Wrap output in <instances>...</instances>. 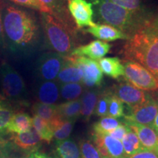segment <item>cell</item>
<instances>
[{"label": "cell", "instance_id": "cell-1", "mask_svg": "<svg viewBox=\"0 0 158 158\" xmlns=\"http://www.w3.org/2000/svg\"><path fill=\"white\" fill-rule=\"evenodd\" d=\"M1 13L5 46L17 53L35 44L38 27L29 12L1 0Z\"/></svg>", "mask_w": 158, "mask_h": 158}, {"label": "cell", "instance_id": "cell-2", "mask_svg": "<svg viewBox=\"0 0 158 158\" xmlns=\"http://www.w3.org/2000/svg\"><path fill=\"white\" fill-rule=\"evenodd\" d=\"M123 52L125 59L141 64L158 81V29L151 21L130 37Z\"/></svg>", "mask_w": 158, "mask_h": 158}, {"label": "cell", "instance_id": "cell-3", "mask_svg": "<svg viewBox=\"0 0 158 158\" xmlns=\"http://www.w3.org/2000/svg\"><path fill=\"white\" fill-rule=\"evenodd\" d=\"M98 19L102 23L119 29L128 37L150 22L142 13H133L109 0H92Z\"/></svg>", "mask_w": 158, "mask_h": 158}, {"label": "cell", "instance_id": "cell-4", "mask_svg": "<svg viewBox=\"0 0 158 158\" xmlns=\"http://www.w3.org/2000/svg\"><path fill=\"white\" fill-rule=\"evenodd\" d=\"M41 23L49 48L63 56H69L76 45L73 28L45 13H41Z\"/></svg>", "mask_w": 158, "mask_h": 158}, {"label": "cell", "instance_id": "cell-5", "mask_svg": "<svg viewBox=\"0 0 158 158\" xmlns=\"http://www.w3.org/2000/svg\"><path fill=\"white\" fill-rule=\"evenodd\" d=\"M2 91L4 96L10 100L24 99L27 89L24 81L20 74L7 62H2L0 66Z\"/></svg>", "mask_w": 158, "mask_h": 158}, {"label": "cell", "instance_id": "cell-6", "mask_svg": "<svg viewBox=\"0 0 158 158\" xmlns=\"http://www.w3.org/2000/svg\"><path fill=\"white\" fill-rule=\"evenodd\" d=\"M123 62V76L128 83L143 91L158 90V81L147 69L130 59Z\"/></svg>", "mask_w": 158, "mask_h": 158}, {"label": "cell", "instance_id": "cell-7", "mask_svg": "<svg viewBox=\"0 0 158 158\" xmlns=\"http://www.w3.org/2000/svg\"><path fill=\"white\" fill-rule=\"evenodd\" d=\"M65 57L56 52H48L40 57L37 63L36 73L43 81H55L64 64Z\"/></svg>", "mask_w": 158, "mask_h": 158}, {"label": "cell", "instance_id": "cell-8", "mask_svg": "<svg viewBox=\"0 0 158 158\" xmlns=\"http://www.w3.org/2000/svg\"><path fill=\"white\" fill-rule=\"evenodd\" d=\"M157 111L158 101L150 96L143 103L131 108L130 113L123 117L125 122H133L152 127Z\"/></svg>", "mask_w": 158, "mask_h": 158}, {"label": "cell", "instance_id": "cell-9", "mask_svg": "<svg viewBox=\"0 0 158 158\" xmlns=\"http://www.w3.org/2000/svg\"><path fill=\"white\" fill-rule=\"evenodd\" d=\"M73 62L77 64L83 73L82 84L86 87H98L102 84L103 73L98 62L86 57L68 56Z\"/></svg>", "mask_w": 158, "mask_h": 158}, {"label": "cell", "instance_id": "cell-10", "mask_svg": "<svg viewBox=\"0 0 158 158\" xmlns=\"http://www.w3.org/2000/svg\"><path fill=\"white\" fill-rule=\"evenodd\" d=\"M92 141L102 158H126L122 141L108 134L92 133Z\"/></svg>", "mask_w": 158, "mask_h": 158}, {"label": "cell", "instance_id": "cell-11", "mask_svg": "<svg viewBox=\"0 0 158 158\" xmlns=\"http://www.w3.org/2000/svg\"><path fill=\"white\" fill-rule=\"evenodd\" d=\"M113 94L119 99L123 103L127 105L130 108H133L143 103L151 96L149 94L136 88L127 81L116 85L114 88Z\"/></svg>", "mask_w": 158, "mask_h": 158}, {"label": "cell", "instance_id": "cell-12", "mask_svg": "<svg viewBox=\"0 0 158 158\" xmlns=\"http://www.w3.org/2000/svg\"><path fill=\"white\" fill-rule=\"evenodd\" d=\"M68 9L78 28L90 27L95 23L93 5L86 0H69Z\"/></svg>", "mask_w": 158, "mask_h": 158}, {"label": "cell", "instance_id": "cell-13", "mask_svg": "<svg viewBox=\"0 0 158 158\" xmlns=\"http://www.w3.org/2000/svg\"><path fill=\"white\" fill-rule=\"evenodd\" d=\"M110 45L101 40H94L82 46L75 48L69 56L86 57L92 60H100L109 52Z\"/></svg>", "mask_w": 158, "mask_h": 158}, {"label": "cell", "instance_id": "cell-14", "mask_svg": "<svg viewBox=\"0 0 158 158\" xmlns=\"http://www.w3.org/2000/svg\"><path fill=\"white\" fill-rule=\"evenodd\" d=\"M124 124L135 132L143 148L151 150L158 155L157 133L152 127L133 122H124Z\"/></svg>", "mask_w": 158, "mask_h": 158}, {"label": "cell", "instance_id": "cell-15", "mask_svg": "<svg viewBox=\"0 0 158 158\" xmlns=\"http://www.w3.org/2000/svg\"><path fill=\"white\" fill-rule=\"evenodd\" d=\"M86 31L89 33L99 40L115 41L117 40H128L129 37L119 29L108 24H98L94 23L92 27H88Z\"/></svg>", "mask_w": 158, "mask_h": 158}, {"label": "cell", "instance_id": "cell-16", "mask_svg": "<svg viewBox=\"0 0 158 158\" xmlns=\"http://www.w3.org/2000/svg\"><path fill=\"white\" fill-rule=\"evenodd\" d=\"M64 57V64L57 76L56 81L59 85L70 83H82L83 73L81 69L68 56Z\"/></svg>", "mask_w": 158, "mask_h": 158}, {"label": "cell", "instance_id": "cell-17", "mask_svg": "<svg viewBox=\"0 0 158 158\" xmlns=\"http://www.w3.org/2000/svg\"><path fill=\"white\" fill-rule=\"evenodd\" d=\"M36 98L39 102L55 105L60 98L59 84L56 81H42L37 88Z\"/></svg>", "mask_w": 158, "mask_h": 158}, {"label": "cell", "instance_id": "cell-18", "mask_svg": "<svg viewBox=\"0 0 158 158\" xmlns=\"http://www.w3.org/2000/svg\"><path fill=\"white\" fill-rule=\"evenodd\" d=\"M11 138L18 147L23 151L28 152V153L38 150L42 142V140L33 127L26 133L13 134Z\"/></svg>", "mask_w": 158, "mask_h": 158}, {"label": "cell", "instance_id": "cell-19", "mask_svg": "<svg viewBox=\"0 0 158 158\" xmlns=\"http://www.w3.org/2000/svg\"><path fill=\"white\" fill-rule=\"evenodd\" d=\"M32 128V118L28 114L19 112L14 114L7 126V133L20 134Z\"/></svg>", "mask_w": 158, "mask_h": 158}, {"label": "cell", "instance_id": "cell-20", "mask_svg": "<svg viewBox=\"0 0 158 158\" xmlns=\"http://www.w3.org/2000/svg\"><path fill=\"white\" fill-rule=\"evenodd\" d=\"M100 93L98 90L89 89L86 90L81 97V116L86 121H88L91 116L94 114L97 102Z\"/></svg>", "mask_w": 158, "mask_h": 158}, {"label": "cell", "instance_id": "cell-21", "mask_svg": "<svg viewBox=\"0 0 158 158\" xmlns=\"http://www.w3.org/2000/svg\"><path fill=\"white\" fill-rule=\"evenodd\" d=\"M102 73L113 78H118L124 75V66L118 57H103L98 61Z\"/></svg>", "mask_w": 158, "mask_h": 158}, {"label": "cell", "instance_id": "cell-22", "mask_svg": "<svg viewBox=\"0 0 158 158\" xmlns=\"http://www.w3.org/2000/svg\"><path fill=\"white\" fill-rule=\"evenodd\" d=\"M75 122V120L64 119L60 116H58L54 121L50 122L54 138L56 141L68 139L72 133Z\"/></svg>", "mask_w": 158, "mask_h": 158}, {"label": "cell", "instance_id": "cell-23", "mask_svg": "<svg viewBox=\"0 0 158 158\" xmlns=\"http://www.w3.org/2000/svg\"><path fill=\"white\" fill-rule=\"evenodd\" d=\"M55 148L56 158H81L79 147L73 139L56 141Z\"/></svg>", "mask_w": 158, "mask_h": 158}, {"label": "cell", "instance_id": "cell-24", "mask_svg": "<svg viewBox=\"0 0 158 158\" xmlns=\"http://www.w3.org/2000/svg\"><path fill=\"white\" fill-rule=\"evenodd\" d=\"M81 103L80 99L72 101H66L57 105L59 116L64 119L76 121L81 115Z\"/></svg>", "mask_w": 158, "mask_h": 158}, {"label": "cell", "instance_id": "cell-25", "mask_svg": "<svg viewBox=\"0 0 158 158\" xmlns=\"http://www.w3.org/2000/svg\"><path fill=\"white\" fill-rule=\"evenodd\" d=\"M31 112L34 116H38L49 123L59 116L56 105L45 104L39 102H35L33 105L31 107Z\"/></svg>", "mask_w": 158, "mask_h": 158}, {"label": "cell", "instance_id": "cell-26", "mask_svg": "<svg viewBox=\"0 0 158 158\" xmlns=\"http://www.w3.org/2000/svg\"><path fill=\"white\" fill-rule=\"evenodd\" d=\"M85 87L82 83H70L59 85L60 97L66 101H72L80 99L85 92Z\"/></svg>", "mask_w": 158, "mask_h": 158}, {"label": "cell", "instance_id": "cell-27", "mask_svg": "<svg viewBox=\"0 0 158 158\" xmlns=\"http://www.w3.org/2000/svg\"><path fill=\"white\" fill-rule=\"evenodd\" d=\"M122 143L123 146L124 153L127 157L138 152L142 149H144L142 147L137 135L130 127H129L127 133L122 138Z\"/></svg>", "mask_w": 158, "mask_h": 158}, {"label": "cell", "instance_id": "cell-28", "mask_svg": "<svg viewBox=\"0 0 158 158\" xmlns=\"http://www.w3.org/2000/svg\"><path fill=\"white\" fill-rule=\"evenodd\" d=\"M32 127L37 132L40 139L46 143H51L54 138L50 123L43 118L34 116L32 118Z\"/></svg>", "mask_w": 158, "mask_h": 158}, {"label": "cell", "instance_id": "cell-29", "mask_svg": "<svg viewBox=\"0 0 158 158\" xmlns=\"http://www.w3.org/2000/svg\"><path fill=\"white\" fill-rule=\"evenodd\" d=\"M13 115L14 111L10 105L0 100V138L7 133V126Z\"/></svg>", "mask_w": 158, "mask_h": 158}, {"label": "cell", "instance_id": "cell-30", "mask_svg": "<svg viewBox=\"0 0 158 158\" xmlns=\"http://www.w3.org/2000/svg\"><path fill=\"white\" fill-rule=\"evenodd\" d=\"M121 124L117 118H114L110 116H105L102 117L93 124V133L100 134H108L110 131L117 127Z\"/></svg>", "mask_w": 158, "mask_h": 158}, {"label": "cell", "instance_id": "cell-31", "mask_svg": "<svg viewBox=\"0 0 158 158\" xmlns=\"http://www.w3.org/2000/svg\"><path fill=\"white\" fill-rule=\"evenodd\" d=\"M124 116V105L121 100L114 94L110 93L108 102V116L117 118Z\"/></svg>", "mask_w": 158, "mask_h": 158}, {"label": "cell", "instance_id": "cell-32", "mask_svg": "<svg viewBox=\"0 0 158 158\" xmlns=\"http://www.w3.org/2000/svg\"><path fill=\"white\" fill-rule=\"evenodd\" d=\"M78 147L81 158H102L95 146L89 140H81Z\"/></svg>", "mask_w": 158, "mask_h": 158}, {"label": "cell", "instance_id": "cell-33", "mask_svg": "<svg viewBox=\"0 0 158 158\" xmlns=\"http://www.w3.org/2000/svg\"><path fill=\"white\" fill-rule=\"evenodd\" d=\"M8 1L13 2L15 5H19L23 7H28V8L34 9L38 10L41 13H48L51 15V10L46 6L43 5L39 0H8Z\"/></svg>", "mask_w": 158, "mask_h": 158}, {"label": "cell", "instance_id": "cell-34", "mask_svg": "<svg viewBox=\"0 0 158 158\" xmlns=\"http://www.w3.org/2000/svg\"><path fill=\"white\" fill-rule=\"evenodd\" d=\"M110 94V92L100 94L94 112V114L96 116H100L101 118L108 116V102H109Z\"/></svg>", "mask_w": 158, "mask_h": 158}, {"label": "cell", "instance_id": "cell-35", "mask_svg": "<svg viewBox=\"0 0 158 158\" xmlns=\"http://www.w3.org/2000/svg\"><path fill=\"white\" fill-rule=\"evenodd\" d=\"M109 1L133 13H142L141 0H109Z\"/></svg>", "mask_w": 158, "mask_h": 158}, {"label": "cell", "instance_id": "cell-36", "mask_svg": "<svg viewBox=\"0 0 158 158\" xmlns=\"http://www.w3.org/2000/svg\"><path fill=\"white\" fill-rule=\"evenodd\" d=\"M128 129H129V127L127 125H126L125 124L121 123L117 127H116L115 129L110 131L108 134L111 136V137L115 138V139H117L118 141H122V138H124V136L127 133Z\"/></svg>", "mask_w": 158, "mask_h": 158}, {"label": "cell", "instance_id": "cell-37", "mask_svg": "<svg viewBox=\"0 0 158 158\" xmlns=\"http://www.w3.org/2000/svg\"><path fill=\"white\" fill-rule=\"evenodd\" d=\"M126 158H158V155L151 150L142 149L133 155L127 156Z\"/></svg>", "mask_w": 158, "mask_h": 158}, {"label": "cell", "instance_id": "cell-38", "mask_svg": "<svg viewBox=\"0 0 158 158\" xmlns=\"http://www.w3.org/2000/svg\"><path fill=\"white\" fill-rule=\"evenodd\" d=\"M24 158H56V156L53 157L48 154L43 152L39 151V150H37V151L32 152L28 153Z\"/></svg>", "mask_w": 158, "mask_h": 158}, {"label": "cell", "instance_id": "cell-39", "mask_svg": "<svg viewBox=\"0 0 158 158\" xmlns=\"http://www.w3.org/2000/svg\"><path fill=\"white\" fill-rule=\"evenodd\" d=\"M5 47V38L2 29V13H1V0H0V51H2Z\"/></svg>", "mask_w": 158, "mask_h": 158}, {"label": "cell", "instance_id": "cell-40", "mask_svg": "<svg viewBox=\"0 0 158 158\" xmlns=\"http://www.w3.org/2000/svg\"><path fill=\"white\" fill-rule=\"evenodd\" d=\"M43 5L46 6L48 8H49L51 10V13H53L54 9L56 8V0H39ZM51 13V15H52Z\"/></svg>", "mask_w": 158, "mask_h": 158}, {"label": "cell", "instance_id": "cell-41", "mask_svg": "<svg viewBox=\"0 0 158 158\" xmlns=\"http://www.w3.org/2000/svg\"><path fill=\"white\" fill-rule=\"evenodd\" d=\"M154 129H155L156 131H157V133H158V111H157V115H156V117L155 118V120H154V122H153V124L152 126Z\"/></svg>", "mask_w": 158, "mask_h": 158}, {"label": "cell", "instance_id": "cell-42", "mask_svg": "<svg viewBox=\"0 0 158 158\" xmlns=\"http://www.w3.org/2000/svg\"><path fill=\"white\" fill-rule=\"evenodd\" d=\"M153 25L155 26L156 28L158 29V17H157V19H156V21H155V22L153 23Z\"/></svg>", "mask_w": 158, "mask_h": 158}, {"label": "cell", "instance_id": "cell-43", "mask_svg": "<svg viewBox=\"0 0 158 158\" xmlns=\"http://www.w3.org/2000/svg\"><path fill=\"white\" fill-rule=\"evenodd\" d=\"M5 143V141H4L3 138H0V147H1V146H3V144Z\"/></svg>", "mask_w": 158, "mask_h": 158}, {"label": "cell", "instance_id": "cell-44", "mask_svg": "<svg viewBox=\"0 0 158 158\" xmlns=\"http://www.w3.org/2000/svg\"><path fill=\"white\" fill-rule=\"evenodd\" d=\"M157 139H158V133H157Z\"/></svg>", "mask_w": 158, "mask_h": 158}]
</instances>
